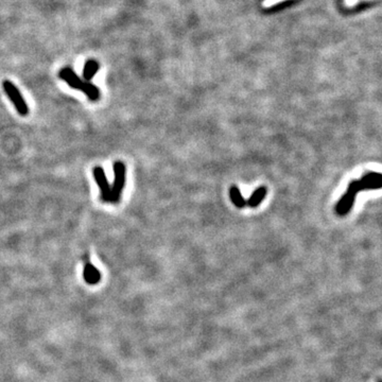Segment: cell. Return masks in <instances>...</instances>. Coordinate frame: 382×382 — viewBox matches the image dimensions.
<instances>
[{
    "instance_id": "obj_6",
    "label": "cell",
    "mask_w": 382,
    "mask_h": 382,
    "mask_svg": "<svg viewBox=\"0 0 382 382\" xmlns=\"http://www.w3.org/2000/svg\"><path fill=\"white\" fill-rule=\"evenodd\" d=\"M362 190H373L381 188V174L378 172H370L362 177L359 181Z\"/></svg>"
},
{
    "instance_id": "obj_4",
    "label": "cell",
    "mask_w": 382,
    "mask_h": 382,
    "mask_svg": "<svg viewBox=\"0 0 382 382\" xmlns=\"http://www.w3.org/2000/svg\"><path fill=\"white\" fill-rule=\"evenodd\" d=\"M93 178L96 180V183L98 184L100 193H101V200L103 202H111V188L109 186V183L107 181V178L105 175V172L102 167H94L92 169Z\"/></svg>"
},
{
    "instance_id": "obj_2",
    "label": "cell",
    "mask_w": 382,
    "mask_h": 382,
    "mask_svg": "<svg viewBox=\"0 0 382 382\" xmlns=\"http://www.w3.org/2000/svg\"><path fill=\"white\" fill-rule=\"evenodd\" d=\"M4 89L6 93L8 94V97L11 99L12 103L14 104L16 110L18 111V114L22 116H27L29 113V107L23 98V96L20 91V89L16 87L11 81H4L3 83Z\"/></svg>"
},
{
    "instance_id": "obj_10",
    "label": "cell",
    "mask_w": 382,
    "mask_h": 382,
    "mask_svg": "<svg viewBox=\"0 0 382 382\" xmlns=\"http://www.w3.org/2000/svg\"><path fill=\"white\" fill-rule=\"evenodd\" d=\"M230 197L233 202V204L238 207V208H243L246 206V200L243 198L240 189H239L236 185H233L230 188Z\"/></svg>"
},
{
    "instance_id": "obj_11",
    "label": "cell",
    "mask_w": 382,
    "mask_h": 382,
    "mask_svg": "<svg viewBox=\"0 0 382 382\" xmlns=\"http://www.w3.org/2000/svg\"><path fill=\"white\" fill-rule=\"evenodd\" d=\"M82 91L87 96V98L90 101H97L100 98V90L99 88L92 84L91 82L85 81L84 86L82 88Z\"/></svg>"
},
{
    "instance_id": "obj_9",
    "label": "cell",
    "mask_w": 382,
    "mask_h": 382,
    "mask_svg": "<svg viewBox=\"0 0 382 382\" xmlns=\"http://www.w3.org/2000/svg\"><path fill=\"white\" fill-rule=\"evenodd\" d=\"M100 68L99 63L96 60H88L84 64V68H83V78L85 79V81L90 82V80L96 75V73L98 72Z\"/></svg>"
},
{
    "instance_id": "obj_3",
    "label": "cell",
    "mask_w": 382,
    "mask_h": 382,
    "mask_svg": "<svg viewBox=\"0 0 382 382\" xmlns=\"http://www.w3.org/2000/svg\"><path fill=\"white\" fill-rule=\"evenodd\" d=\"M125 185V166L121 162L114 164V183L111 187V202L118 203Z\"/></svg>"
},
{
    "instance_id": "obj_5",
    "label": "cell",
    "mask_w": 382,
    "mask_h": 382,
    "mask_svg": "<svg viewBox=\"0 0 382 382\" xmlns=\"http://www.w3.org/2000/svg\"><path fill=\"white\" fill-rule=\"evenodd\" d=\"M59 78L66 82L71 88L82 90L85 81L80 78L70 67H64L59 72Z\"/></svg>"
},
{
    "instance_id": "obj_8",
    "label": "cell",
    "mask_w": 382,
    "mask_h": 382,
    "mask_svg": "<svg viewBox=\"0 0 382 382\" xmlns=\"http://www.w3.org/2000/svg\"><path fill=\"white\" fill-rule=\"evenodd\" d=\"M266 193H268V190L264 186H261V187L257 188L252 194L250 199L247 200L246 205H249L250 207H253V208H254V207H257L265 199Z\"/></svg>"
},
{
    "instance_id": "obj_1",
    "label": "cell",
    "mask_w": 382,
    "mask_h": 382,
    "mask_svg": "<svg viewBox=\"0 0 382 382\" xmlns=\"http://www.w3.org/2000/svg\"><path fill=\"white\" fill-rule=\"evenodd\" d=\"M360 191H362V189L359 181H353L348 185L346 193L343 195L341 200L336 205V213L338 216L344 217L352 211L357 195Z\"/></svg>"
},
{
    "instance_id": "obj_7",
    "label": "cell",
    "mask_w": 382,
    "mask_h": 382,
    "mask_svg": "<svg viewBox=\"0 0 382 382\" xmlns=\"http://www.w3.org/2000/svg\"><path fill=\"white\" fill-rule=\"evenodd\" d=\"M83 278L88 284H97L101 279L100 271L89 261L87 256L83 269Z\"/></svg>"
},
{
    "instance_id": "obj_12",
    "label": "cell",
    "mask_w": 382,
    "mask_h": 382,
    "mask_svg": "<svg viewBox=\"0 0 382 382\" xmlns=\"http://www.w3.org/2000/svg\"><path fill=\"white\" fill-rule=\"evenodd\" d=\"M282 2H284V0H265V2L262 5H263V7L269 8V7L275 6V5H277L279 3H282Z\"/></svg>"
}]
</instances>
